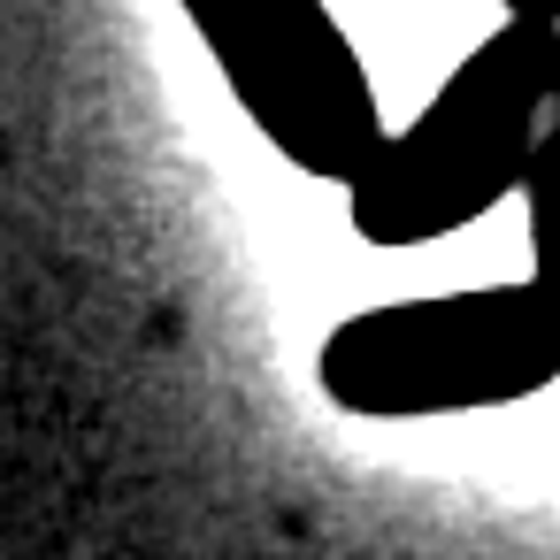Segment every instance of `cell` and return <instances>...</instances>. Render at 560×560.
Returning <instances> with one entry per match:
<instances>
[{"label":"cell","mask_w":560,"mask_h":560,"mask_svg":"<svg viewBox=\"0 0 560 560\" xmlns=\"http://www.w3.org/2000/svg\"><path fill=\"white\" fill-rule=\"evenodd\" d=\"M499 16H545V24H560V0H491Z\"/></svg>","instance_id":"cell-5"},{"label":"cell","mask_w":560,"mask_h":560,"mask_svg":"<svg viewBox=\"0 0 560 560\" xmlns=\"http://www.w3.org/2000/svg\"><path fill=\"white\" fill-rule=\"evenodd\" d=\"M560 93V24L499 16L491 39L460 55V70L430 93V108L361 162L346 185V215L369 246L407 254L483 223L537 154L545 108Z\"/></svg>","instance_id":"cell-1"},{"label":"cell","mask_w":560,"mask_h":560,"mask_svg":"<svg viewBox=\"0 0 560 560\" xmlns=\"http://www.w3.org/2000/svg\"><path fill=\"white\" fill-rule=\"evenodd\" d=\"M200 47L215 55L246 124L307 177L353 185L384 147V108L361 47L330 0H177Z\"/></svg>","instance_id":"cell-3"},{"label":"cell","mask_w":560,"mask_h":560,"mask_svg":"<svg viewBox=\"0 0 560 560\" xmlns=\"http://www.w3.org/2000/svg\"><path fill=\"white\" fill-rule=\"evenodd\" d=\"M522 215H529V277L560 300V93L545 108L537 154L522 170Z\"/></svg>","instance_id":"cell-4"},{"label":"cell","mask_w":560,"mask_h":560,"mask_svg":"<svg viewBox=\"0 0 560 560\" xmlns=\"http://www.w3.org/2000/svg\"><path fill=\"white\" fill-rule=\"evenodd\" d=\"M315 384L338 415L361 422L522 407L560 384V300L537 277H514L361 307L323 338Z\"/></svg>","instance_id":"cell-2"}]
</instances>
